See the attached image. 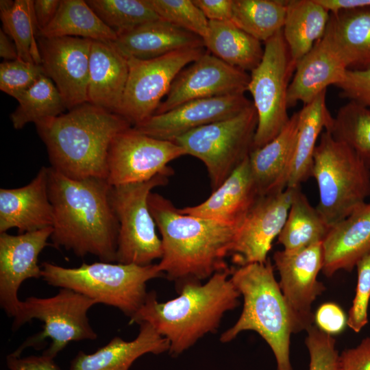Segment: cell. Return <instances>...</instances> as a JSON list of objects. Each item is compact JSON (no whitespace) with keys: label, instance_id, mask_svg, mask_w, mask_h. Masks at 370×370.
I'll list each match as a JSON object with an SVG mask.
<instances>
[{"label":"cell","instance_id":"1","mask_svg":"<svg viewBox=\"0 0 370 370\" xmlns=\"http://www.w3.org/2000/svg\"><path fill=\"white\" fill-rule=\"evenodd\" d=\"M111 187L105 179L75 180L48 168L53 246L79 257L92 254L102 262H116L119 223L110 202Z\"/></svg>","mask_w":370,"mask_h":370},{"label":"cell","instance_id":"2","mask_svg":"<svg viewBox=\"0 0 370 370\" xmlns=\"http://www.w3.org/2000/svg\"><path fill=\"white\" fill-rule=\"evenodd\" d=\"M148 205L161 235L162 255L158 268L179 288L229 269L225 259L231 254L237 228L183 214L156 193L149 194Z\"/></svg>","mask_w":370,"mask_h":370},{"label":"cell","instance_id":"3","mask_svg":"<svg viewBox=\"0 0 370 370\" xmlns=\"http://www.w3.org/2000/svg\"><path fill=\"white\" fill-rule=\"evenodd\" d=\"M232 271L217 272L205 284L186 283L177 297L165 302H159L154 291L148 292L130 323H149L169 341L171 354L182 353L214 332L225 313L238 305L241 294L231 280Z\"/></svg>","mask_w":370,"mask_h":370},{"label":"cell","instance_id":"4","mask_svg":"<svg viewBox=\"0 0 370 370\" xmlns=\"http://www.w3.org/2000/svg\"><path fill=\"white\" fill-rule=\"evenodd\" d=\"M35 125L51 167L75 180H106L110 144L132 126L121 116L88 102Z\"/></svg>","mask_w":370,"mask_h":370},{"label":"cell","instance_id":"5","mask_svg":"<svg viewBox=\"0 0 370 370\" xmlns=\"http://www.w3.org/2000/svg\"><path fill=\"white\" fill-rule=\"evenodd\" d=\"M231 280L243 297V308L236 323L221 334L220 341L227 343L243 331H255L273 352L277 370H293L290 339L293 326L271 260L239 266L232 269Z\"/></svg>","mask_w":370,"mask_h":370},{"label":"cell","instance_id":"6","mask_svg":"<svg viewBox=\"0 0 370 370\" xmlns=\"http://www.w3.org/2000/svg\"><path fill=\"white\" fill-rule=\"evenodd\" d=\"M42 279L49 285L79 293L97 304L118 308L132 318L144 304L148 281L161 277L157 264L147 266L108 262L67 268L45 262Z\"/></svg>","mask_w":370,"mask_h":370},{"label":"cell","instance_id":"7","mask_svg":"<svg viewBox=\"0 0 370 370\" xmlns=\"http://www.w3.org/2000/svg\"><path fill=\"white\" fill-rule=\"evenodd\" d=\"M311 177L319 189L316 208L330 227L370 196V170L346 144L327 131L321 134L314 150Z\"/></svg>","mask_w":370,"mask_h":370},{"label":"cell","instance_id":"8","mask_svg":"<svg viewBox=\"0 0 370 370\" xmlns=\"http://www.w3.org/2000/svg\"><path fill=\"white\" fill-rule=\"evenodd\" d=\"M97 303L73 290L60 288L50 297H27L21 301L20 308L13 320L12 328L16 330L25 323L38 319L44 323L43 330L27 339L12 354L21 356L28 347L40 346L45 338L51 343L43 354L54 358L69 343L95 340L97 333L91 327L88 312Z\"/></svg>","mask_w":370,"mask_h":370},{"label":"cell","instance_id":"9","mask_svg":"<svg viewBox=\"0 0 370 370\" xmlns=\"http://www.w3.org/2000/svg\"><path fill=\"white\" fill-rule=\"evenodd\" d=\"M258 116L253 103L239 114L191 130L173 142L204 164L212 191L249 156Z\"/></svg>","mask_w":370,"mask_h":370},{"label":"cell","instance_id":"10","mask_svg":"<svg viewBox=\"0 0 370 370\" xmlns=\"http://www.w3.org/2000/svg\"><path fill=\"white\" fill-rule=\"evenodd\" d=\"M173 173L139 183L112 186L110 198L119 223L116 262L147 266L162 255V246L148 205L151 190L166 185Z\"/></svg>","mask_w":370,"mask_h":370},{"label":"cell","instance_id":"11","mask_svg":"<svg viewBox=\"0 0 370 370\" xmlns=\"http://www.w3.org/2000/svg\"><path fill=\"white\" fill-rule=\"evenodd\" d=\"M295 69L281 30L264 42L262 59L249 74L247 91L258 116L253 149L273 139L288 122L287 92Z\"/></svg>","mask_w":370,"mask_h":370},{"label":"cell","instance_id":"12","mask_svg":"<svg viewBox=\"0 0 370 370\" xmlns=\"http://www.w3.org/2000/svg\"><path fill=\"white\" fill-rule=\"evenodd\" d=\"M205 53L202 46L149 60L128 58V77L116 114L134 125L155 114L179 73Z\"/></svg>","mask_w":370,"mask_h":370},{"label":"cell","instance_id":"13","mask_svg":"<svg viewBox=\"0 0 370 370\" xmlns=\"http://www.w3.org/2000/svg\"><path fill=\"white\" fill-rule=\"evenodd\" d=\"M185 155L174 142L151 137L131 126L117 134L110 144L106 181L116 186L173 173L168 164Z\"/></svg>","mask_w":370,"mask_h":370},{"label":"cell","instance_id":"14","mask_svg":"<svg viewBox=\"0 0 370 370\" xmlns=\"http://www.w3.org/2000/svg\"><path fill=\"white\" fill-rule=\"evenodd\" d=\"M273 260L294 333L307 331L314 321L312 304L325 290L317 280L323 263L322 242L298 250L276 251Z\"/></svg>","mask_w":370,"mask_h":370},{"label":"cell","instance_id":"15","mask_svg":"<svg viewBox=\"0 0 370 370\" xmlns=\"http://www.w3.org/2000/svg\"><path fill=\"white\" fill-rule=\"evenodd\" d=\"M249 79L247 72L206 52L179 73L155 114L195 99L245 94Z\"/></svg>","mask_w":370,"mask_h":370},{"label":"cell","instance_id":"16","mask_svg":"<svg viewBox=\"0 0 370 370\" xmlns=\"http://www.w3.org/2000/svg\"><path fill=\"white\" fill-rule=\"evenodd\" d=\"M92 40L77 37H38L44 74L51 79L71 110L88 102Z\"/></svg>","mask_w":370,"mask_h":370},{"label":"cell","instance_id":"17","mask_svg":"<svg viewBox=\"0 0 370 370\" xmlns=\"http://www.w3.org/2000/svg\"><path fill=\"white\" fill-rule=\"evenodd\" d=\"M294 188L258 199L236 231L231 251L234 262L242 266L268 260L272 243L286 220Z\"/></svg>","mask_w":370,"mask_h":370},{"label":"cell","instance_id":"18","mask_svg":"<svg viewBox=\"0 0 370 370\" xmlns=\"http://www.w3.org/2000/svg\"><path fill=\"white\" fill-rule=\"evenodd\" d=\"M52 232L49 227L18 235L0 233V306L9 317L14 318L20 308L22 283L42 278L38 256Z\"/></svg>","mask_w":370,"mask_h":370},{"label":"cell","instance_id":"19","mask_svg":"<svg viewBox=\"0 0 370 370\" xmlns=\"http://www.w3.org/2000/svg\"><path fill=\"white\" fill-rule=\"evenodd\" d=\"M252 103L245 94L195 99L153 114L134 127L151 137L173 142L196 128L231 118Z\"/></svg>","mask_w":370,"mask_h":370},{"label":"cell","instance_id":"20","mask_svg":"<svg viewBox=\"0 0 370 370\" xmlns=\"http://www.w3.org/2000/svg\"><path fill=\"white\" fill-rule=\"evenodd\" d=\"M348 69L340 51L325 32L295 64L287 92L288 108L298 102L310 103L328 86L342 82Z\"/></svg>","mask_w":370,"mask_h":370},{"label":"cell","instance_id":"21","mask_svg":"<svg viewBox=\"0 0 370 370\" xmlns=\"http://www.w3.org/2000/svg\"><path fill=\"white\" fill-rule=\"evenodd\" d=\"M261 196L248 156L207 199L179 210L238 229Z\"/></svg>","mask_w":370,"mask_h":370},{"label":"cell","instance_id":"22","mask_svg":"<svg viewBox=\"0 0 370 370\" xmlns=\"http://www.w3.org/2000/svg\"><path fill=\"white\" fill-rule=\"evenodd\" d=\"M53 206L48 191V168L42 167L28 184L0 189V233L20 234L52 227Z\"/></svg>","mask_w":370,"mask_h":370},{"label":"cell","instance_id":"23","mask_svg":"<svg viewBox=\"0 0 370 370\" xmlns=\"http://www.w3.org/2000/svg\"><path fill=\"white\" fill-rule=\"evenodd\" d=\"M322 272L328 277L339 270L351 271L370 253V203H364L332 226L322 242Z\"/></svg>","mask_w":370,"mask_h":370},{"label":"cell","instance_id":"24","mask_svg":"<svg viewBox=\"0 0 370 370\" xmlns=\"http://www.w3.org/2000/svg\"><path fill=\"white\" fill-rule=\"evenodd\" d=\"M127 59L112 41L92 40L88 71V103L116 114L128 77Z\"/></svg>","mask_w":370,"mask_h":370},{"label":"cell","instance_id":"25","mask_svg":"<svg viewBox=\"0 0 370 370\" xmlns=\"http://www.w3.org/2000/svg\"><path fill=\"white\" fill-rule=\"evenodd\" d=\"M138 336L126 341L116 336L92 354L79 351L71 360L69 370H129L144 354H160L169 351V341L146 322L139 324Z\"/></svg>","mask_w":370,"mask_h":370},{"label":"cell","instance_id":"26","mask_svg":"<svg viewBox=\"0 0 370 370\" xmlns=\"http://www.w3.org/2000/svg\"><path fill=\"white\" fill-rule=\"evenodd\" d=\"M114 47L127 59L149 60L179 49L204 47L199 36L161 18L117 36Z\"/></svg>","mask_w":370,"mask_h":370},{"label":"cell","instance_id":"27","mask_svg":"<svg viewBox=\"0 0 370 370\" xmlns=\"http://www.w3.org/2000/svg\"><path fill=\"white\" fill-rule=\"evenodd\" d=\"M298 123L297 112L279 134L249 153L251 172L262 196L284 190L287 186Z\"/></svg>","mask_w":370,"mask_h":370},{"label":"cell","instance_id":"28","mask_svg":"<svg viewBox=\"0 0 370 370\" xmlns=\"http://www.w3.org/2000/svg\"><path fill=\"white\" fill-rule=\"evenodd\" d=\"M326 91L299 111V123L287 187L301 186L311 177L318 138L331 127L333 116L325 101Z\"/></svg>","mask_w":370,"mask_h":370},{"label":"cell","instance_id":"29","mask_svg":"<svg viewBox=\"0 0 370 370\" xmlns=\"http://www.w3.org/2000/svg\"><path fill=\"white\" fill-rule=\"evenodd\" d=\"M325 33L349 69L370 66V6L330 12Z\"/></svg>","mask_w":370,"mask_h":370},{"label":"cell","instance_id":"30","mask_svg":"<svg viewBox=\"0 0 370 370\" xmlns=\"http://www.w3.org/2000/svg\"><path fill=\"white\" fill-rule=\"evenodd\" d=\"M330 16L317 0L287 1L282 33L295 66L323 37Z\"/></svg>","mask_w":370,"mask_h":370},{"label":"cell","instance_id":"31","mask_svg":"<svg viewBox=\"0 0 370 370\" xmlns=\"http://www.w3.org/2000/svg\"><path fill=\"white\" fill-rule=\"evenodd\" d=\"M203 42L213 56L246 72L253 71L264 54L261 42L232 21H209L208 34Z\"/></svg>","mask_w":370,"mask_h":370},{"label":"cell","instance_id":"32","mask_svg":"<svg viewBox=\"0 0 370 370\" xmlns=\"http://www.w3.org/2000/svg\"><path fill=\"white\" fill-rule=\"evenodd\" d=\"M39 36H69L105 42L114 41L117 38L116 34L83 0H61L54 18L39 32Z\"/></svg>","mask_w":370,"mask_h":370},{"label":"cell","instance_id":"33","mask_svg":"<svg viewBox=\"0 0 370 370\" xmlns=\"http://www.w3.org/2000/svg\"><path fill=\"white\" fill-rule=\"evenodd\" d=\"M330 227L312 207L301 186L295 187L291 206L278 243L284 249L298 250L323 242Z\"/></svg>","mask_w":370,"mask_h":370},{"label":"cell","instance_id":"34","mask_svg":"<svg viewBox=\"0 0 370 370\" xmlns=\"http://www.w3.org/2000/svg\"><path fill=\"white\" fill-rule=\"evenodd\" d=\"M32 0H1L3 31L14 41L18 58L41 65L38 44L39 29Z\"/></svg>","mask_w":370,"mask_h":370},{"label":"cell","instance_id":"35","mask_svg":"<svg viewBox=\"0 0 370 370\" xmlns=\"http://www.w3.org/2000/svg\"><path fill=\"white\" fill-rule=\"evenodd\" d=\"M287 1L234 0L232 21L240 29L265 42L282 30Z\"/></svg>","mask_w":370,"mask_h":370},{"label":"cell","instance_id":"36","mask_svg":"<svg viewBox=\"0 0 370 370\" xmlns=\"http://www.w3.org/2000/svg\"><path fill=\"white\" fill-rule=\"evenodd\" d=\"M18 106L11 114L12 125L22 129L29 123L35 124L58 116L66 109L53 81L45 74L18 99Z\"/></svg>","mask_w":370,"mask_h":370},{"label":"cell","instance_id":"37","mask_svg":"<svg viewBox=\"0 0 370 370\" xmlns=\"http://www.w3.org/2000/svg\"><path fill=\"white\" fill-rule=\"evenodd\" d=\"M327 132L346 144L370 170V108L349 101L338 109Z\"/></svg>","mask_w":370,"mask_h":370},{"label":"cell","instance_id":"38","mask_svg":"<svg viewBox=\"0 0 370 370\" xmlns=\"http://www.w3.org/2000/svg\"><path fill=\"white\" fill-rule=\"evenodd\" d=\"M99 18L117 36L160 18L149 0H87Z\"/></svg>","mask_w":370,"mask_h":370},{"label":"cell","instance_id":"39","mask_svg":"<svg viewBox=\"0 0 370 370\" xmlns=\"http://www.w3.org/2000/svg\"><path fill=\"white\" fill-rule=\"evenodd\" d=\"M158 16L169 23L199 36L208 31L209 21L193 0H149Z\"/></svg>","mask_w":370,"mask_h":370},{"label":"cell","instance_id":"40","mask_svg":"<svg viewBox=\"0 0 370 370\" xmlns=\"http://www.w3.org/2000/svg\"><path fill=\"white\" fill-rule=\"evenodd\" d=\"M44 74L41 65L20 58L0 64V89L16 100Z\"/></svg>","mask_w":370,"mask_h":370},{"label":"cell","instance_id":"41","mask_svg":"<svg viewBox=\"0 0 370 370\" xmlns=\"http://www.w3.org/2000/svg\"><path fill=\"white\" fill-rule=\"evenodd\" d=\"M307 332L306 345L310 354L308 370H339V354L332 336L313 325Z\"/></svg>","mask_w":370,"mask_h":370},{"label":"cell","instance_id":"42","mask_svg":"<svg viewBox=\"0 0 370 370\" xmlns=\"http://www.w3.org/2000/svg\"><path fill=\"white\" fill-rule=\"evenodd\" d=\"M356 295L349 309L347 325L359 332L368 323V306L370 299V253L358 261Z\"/></svg>","mask_w":370,"mask_h":370},{"label":"cell","instance_id":"43","mask_svg":"<svg viewBox=\"0 0 370 370\" xmlns=\"http://www.w3.org/2000/svg\"><path fill=\"white\" fill-rule=\"evenodd\" d=\"M336 86L341 97L370 108V66L348 69L343 82Z\"/></svg>","mask_w":370,"mask_h":370},{"label":"cell","instance_id":"44","mask_svg":"<svg viewBox=\"0 0 370 370\" xmlns=\"http://www.w3.org/2000/svg\"><path fill=\"white\" fill-rule=\"evenodd\" d=\"M314 321L319 330L332 335L339 334L345 329L347 318L339 306L328 302L317 309Z\"/></svg>","mask_w":370,"mask_h":370},{"label":"cell","instance_id":"45","mask_svg":"<svg viewBox=\"0 0 370 370\" xmlns=\"http://www.w3.org/2000/svg\"><path fill=\"white\" fill-rule=\"evenodd\" d=\"M339 370H370V337L356 347L343 350L338 358Z\"/></svg>","mask_w":370,"mask_h":370},{"label":"cell","instance_id":"46","mask_svg":"<svg viewBox=\"0 0 370 370\" xmlns=\"http://www.w3.org/2000/svg\"><path fill=\"white\" fill-rule=\"evenodd\" d=\"M6 365L10 370H60L54 358L43 353L23 358L10 354L6 357Z\"/></svg>","mask_w":370,"mask_h":370},{"label":"cell","instance_id":"47","mask_svg":"<svg viewBox=\"0 0 370 370\" xmlns=\"http://www.w3.org/2000/svg\"><path fill=\"white\" fill-rule=\"evenodd\" d=\"M208 21H232L234 0H193Z\"/></svg>","mask_w":370,"mask_h":370},{"label":"cell","instance_id":"48","mask_svg":"<svg viewBox=\"0 0 370 370\" xmlns=\"http://www.w3.org/2000/svg\"><path fill=\"white\" fill-rule=\"evenodd\" d=\"M61 0H35L33 8L39 32L45 28L54 18Z\"/></svg>","mask_w":370,"mask_h":370},{"label":"cell","instance_id":"49","mask_svg":"<svg viewBox=\"0 0 370 370\" xmlns=\"http://www.w3.org/2000/svg\"><path fill=\"white\" fill-rule=\"evenodd\" d=\"M330 12L370 6V0H317Z\"/></svg>","mask_w":370,"mask_h":370},{"label":"cell","instance_id":"50","mask_svg":"<svg viewBox=\"0 0 370 370\" xmlns=\"http://www.w3.org/2000/svg\"><path fill=\"white\" fill-rule=\"evenodd\" d=\"M0 56L5 61L15 60L18 58L14 42L11 40L3 29L0 30Z\"/></svg>","mask_w":370,"mask_h":370}]
</instances>
